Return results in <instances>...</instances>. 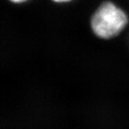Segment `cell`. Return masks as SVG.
<instances>
[{
  "label": "cell",
  "mask_w": 129,
  "mask_h": 129,
  "mask_svg": "<svg viewBox=\"0 0 129 129\" xmlns=\"http://www.w3.org/2000/svg\"><path fill=\"white\" fill-rule=\"evenodd\" d=\"M128 22L126 14L111 2L102 4L91 20L93 32L98 37L111 38L117 35Z\"/></svg>",
  "instance_id": "6da1fadb"
},
{
  "label": "cell",
  "mask_w": 129,
  "mask_h": 129,
  "mask_svg": "<svg viewBox=\"0 0 129 129\" xmlns=\"http://www.w3.org/2000/svg\"><path fill=\"white\" fill-rule=\"evenodd\" d=\"M12 2H16V3H19V2H22L24 1H25V0H11Z\"/></svg>",
  "instance_id": "7a4b0ae2"
},
{
  "label": "cell",
  "mask_w": 129,
  "mask_h": 129,
  "mask_svg": "<svg viewBox=\"0 0 129 129\" xmlns=\"http://www.w3.org/2000/svg\"><path fill=\"white\" fill-rule=\"evenodd\" d=\"M54 1L57 2H68L70 0H54Z\"/></svg>",
  "instance_id": "3957f363"
}]
</instances>
